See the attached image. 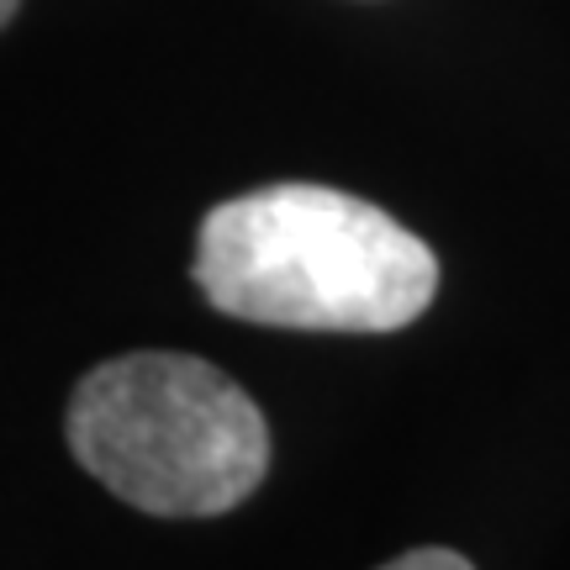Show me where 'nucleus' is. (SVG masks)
<instances>
[{
  "instance_id": "4",
  "label": "nucleus",
  "mask_w": 570,
  "mask_h": 570,
  "mask_svg": "<svg viewBox=\"0 0 570 570\" xmlns=\"http://www.w3.org/2000/svg\"><path fill=\"white\" fill-rule=\"evenodd\" d=\"M17 6H21V0H0V27H6L11 17H17Z\"/></svg>"
},
{
  "instance_id": "1",
  "label": "nucleus",
  "mask_w": 570,
  "mask_h": 570,
  "mask_svg": "<svg viewBox=\"0 0 570 570\" xmlns=\"http://www.w3.org/2000/svg\"><path fill=\"white\" fill-rule=\"evenodd\" d=\"M190 281L244 323L396 333L428 312L439 259L375 202L285 180L206 212Z\"/></svg>"
},
{
  "instance_id": "2",
  "label": "nucleus",
  "mask_w": 570,
  "mask_h": 570,
  "mask_svg": "<svg viewBox=\"0 0 570 570\" xmlns=\"http://www.w3.org/2000/svg\"><path fill=\"white\" fill-rule=\"evenodd\" d=\"M69 449L111 497L154 518H217L269 470V428L227 370L196 354H122L69 396Z\"/></svg>"
},
{
  "instance_id": "3",
  "label": "nucleus",
  "mask_w": 570,
  "mask_h": 570,
  "mask_svg": "<svg viewBox=\"0 0 570 570\" xmlns=\"http://www.w3.org/2000/svg\"><path fill=\"white\" fill-rule=\"evenodd\" d=\"M381 570H475L465 560V554H454V550H407V554H396L391 566Z\"/></svg>"
}]
</instances>
